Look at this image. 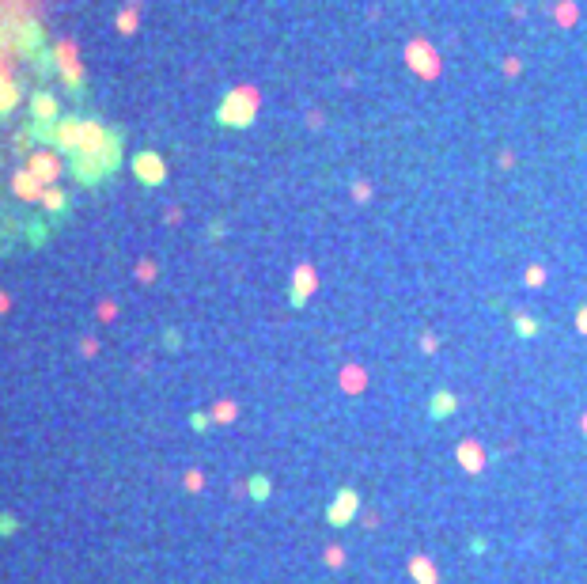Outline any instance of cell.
Returning a JSON list of instances; mask_svg holds the SVG:
<instances>
[{
  "label": "cell",
  "instance_id": "1",
  "mask_svg": "<svg viewBox=\"0 0 587 584\" xmlns=\"http://www.w3.org/2000/svg\"><path fill=\"white\" fill-rule=\"evenodd\" d=\"M258 114V91L254 88H231L224 95V103L216 107V122L228 129H246Z\"/></svg>",
  "mask_w": 587,
  "mask_h": 584
},
{
  "label": "cell",
  "instance_id": "2",
  "mask_svg": "<svg viewBox=\"0 0 587 584\" xmlns=\"http://www.w3.org/2000/svg\"><path fill=\"white\" fill-rule=\"evenodd\" d=\"M53 65H57L61 80L68 84L73 91L83 88V65H80V42L76 38H61L53 46Z\"/></svg>",
  "mask_w": 587,
  "mask_h": 584
},
{
  "label": "cell",
  "instance_id": "3",
  "mask_svg": "<svg viewBox=\"0 0 587 584\" xmlns=\"http://www.w3.org/2000/svg\"><path fill=\"white\" fill-rule=\"evenodd\" d=\"M23 167L42 182V186H57L61 175H65V164H61V156H57V152H46V149L27 152V164H23Z\"/></svg>",
  "mask_w": 587,
  "mask_h": 584
},
{
  "label": "cell",
  "instance_id": "4",
  "mask_svg": "<svg viewBox=\"0 0 587 584\" xmlns=\"http://www.w3.org/2000/svg\"><path fill=\"white\" fill-rule=\"evenodd\" d=\"M356 516H360V494L345 485V490H337V494H334V501H330L326 524L330 527H349Z\"/></svg>",
  "mask_w": 587,
  "mask_h": 584
},
{
  "label": "cell",
  "instance_id": "5",
  "mask_svg": "<svg viewBox=\"0 0 587 584\" xmlns=\"http://www.w3.org/2000/svg\"><path fill=\"white\" fill-rule=\"evenodd\" d=\"M129 167H133V175H137L140 186H159V182L167 179V164H164V156H159V152H152V149L137 152Z\"/></svg>",
  "mask_w": 587,
  "mask_h": 584
},
{
  "label": "cell",
  "instance_id": "6",
  "mask_svg": "<svg viewBox=\"0 0 587 584\" xmlns=\"http://www.w3.org/2000/svg\"><path fill=\"white\" fill-rule=\"evenodd\" d=\"M31 118L34 125H46V129H53V125L61 122V103L53 91H34L31 95Z\"/></svg>",
  "mask_w": 587,
  "mask_h": 584
},
{
  "label": "cell",
  "instance_id": "7",
  "mask_svg": "<svg viewBox=\"0 0 587 584\" xmlns=\"http://www.w3.org/2000/svg\"><path fill=\"white\" fill-rule=\"evenodd\" d=\"M318 288V273H315V266H296V273H292V285H288V304L292 307H303L307 304V296Z\"/></svg>",
  "mask_w": 587,
  "mask_h": 584
},
{
  "label": "cell",
  "instance_id": "8",
  "mask_svg": "<svg viewBox=\"0 0 587 584\" xmlns=\"http://www.w3.org/2000/svg\"><path fill=\"white\" fill-rule=\"evenodd\" d=\"M80 122H83V118H61V122L49 129V140H53V149H57V152H68V156H73V152L80 149Z\"/></svg>",
  "mask_w": 587,
  "mask_h": 584
},
{
  "label": "cell",
  "instance_id": "9",
  "mask_svg": "<svg viewBox=\"0 0 587 584\" xmlns=\"http://www.w3.org/2000/svg\"><path fill=\"white\" fill-rule=\"evenodd\" d=\"M12 194H16L19 201H27V205H38L42 201V194H46V186H42L38 179H34L27 167H19L16 175H12Z\"/></svg>",
  "mask_w": 587,
  "mask_h": 584
},
{
  "label": "cell",
  "instance_id": "10",
  "mask_svg": "<svg viewBox=\"0 0 587 584\" xmlns=\"http://www.w3.org/2000/svg\"><path fill=\"white\" fill-rule=\"evenodd\" d=\"M455 455H458V467H462L466 474H482V470H485V459H489V455H485V448L478 444V440H462Z\"/></svg>",
  "mask_w": 587,
  "mask_h": 584
},
{
  "label": "cell",
  "instance_id": "11",
  "mask_svg": "<svg viewBox=\"0 0 587 584\" xmlns=\"http://www.w3.org/2000/svg\"><path fill=\"white\" fill-rule=\"evenodd\" d=\"M409 576L417 584H440V569H436L432 558H424V554H413L409 558Z\"/></svg>",
  "mask_w": 587,
  "mask_h": 584
},
{
  "label": "cell",
  "instance_id": "12",
  "mask_svg": "<svg viewBox=\"0 0 587 584\" xmlns=\"http://www.w3.org/2000/svg\"><path fill=\"white\" fill-rule=\"evenodd\" d=\"M455 410H458V398H455V391H436V395L428 398V418H432V421L451 418Z\"/></svg>",
  "mask_w": 587,
  "mask_h": 584
},
{
  "label": "cell",
  "instance_id": "13",
  "mask_svg": "<svg viewBox=\"0 0 587 584\" xmlns=\"http://www.w3.org/2000/svg\"><path fill=\"white\" fill-rule=\"evenodd\" d=\"M16 107H19V88L12 80V68H0V114H8Z\"/></svg>",
  "mask_w": 587,
  "mask_h": 584
},
{
  "label": "cell",
  "instance_id": "14",
  "mask_svg": "<svg viewBox=\"0 0 587 584\" xmlns=\"http://www.w3.org/2000/svg\"><path fill=\"white\" fill-rule=\"evenodd\" d=\"M140 27V16H137V0H129L122 12H118V34H133Z\"/></svg>",
  "mask_w": 587,
  "mask_h": 584
},
{
  "label": "cell",
  "instance_id": "15",
  "mask_svg": "<svg viewBox=\"0 0 587 584\" xmlns=\"http://www.w3.org/2000/svg\"><path fill=\"white\" fill-rule=\"evenodd\" d=\"M235 418H239V406L231 403V398H220V403L212 406V421H216V425H231Z\"/></svg>",
  "mask_w": 587,
  "mask_h": 584
},
{
  "label": "cell",
  "instance_id": "16",
  "mask_svg": "<svg viewBox=\"0 0 587 584\" xmlns=\"http://www.w3.org/2000/svg\"><path fill=\"white\" fill-rule=\"evenodd\" d=\"M512 322H515V334H519V338H534L542 330V322L534 319V315H523V312H515Z\"/></svg>",
  "mask_w": 587,
  "mask_h": 584
},
{
  "label": "cell",
  "instance_id": "17",
  "mask_svg": "<svg viewBox=\"0 0 587 584\" xmlns=\"http://www.w3.org/2000/svg\"><path fill=\"white\" fill-rule=\"evenodd\" d=\"M270 490H273V482L265 474H254L250 482H246V494H250L254 501H270Z\"/></svg>",
  "mask_w": 587,
  "mask_h": 584
},
{
  "label": "cell",
  "instance_id": "18",
  "mask_svg": "<svg viewBox=\"0 0 587 584\" xmlns=\"http://www.w3.org/2000/svg\"><path fill=\"white\" fill-rule=\"evenodd\" d=\"M65 201H68V194L61 186H46V194H42V205H46L49 213H61V209H65Z\"/></svg>",
  "mask_w": 587,
  "mask_h": 584
},
{
  "label": "cell",
  "instance_id": "19",
  "mask_svg": "<svg viewBox=\"0 0 587 584\" xmlns=\"http://www.w3.org/2000/svg\"><path fill=\"white\" fill-rule=\"evenodd\" d=\"M137 277L144 281V285H148V281H155V262H152V258H140V262H137Z\"/></svg>",
  "mask_w": 587,
  "mask_h": 584
},
{
  "label": "cell",
  "instance_id": "20",
  "mask_svg": "<svg viewBox=\"0 0 587 584\" xmlns=\"http://www.w3.org/2000/svg\"><path fill=\"white\" fill-rule=\"evenodd\" d=\"M182 482H186V490H190V494H201L205 474H201V470H186V478H182Z\"/></svg>",
  "mask_w": 587,
  "mask_h": 584
},
{
  "label": "cell",
  "instance_id": "21",
  "mask_svg": "<svg viewBox=\"0 0 587 584\" xmlns=\"http://www.w3.org/2000/svg\"><path fill=\"white\" fill-rule=\"evenodd\" d=\"M190 425H194L197 433H205V429L212 425V414H194V418H190Z\"/></svg>",
  "mask_w": 587,
  "mask_h": 584
},
{
  "label": "cell",
  "instance_id": "22",
  "mask_svg": "<svg viewBox=\"0 0 587 584\" xmlns=\"http://www.w3.org/2000/svg\"><path fill=\"white\" fill-rule=\"evenodd\" d=\"M523 281H527V285H542V281H546V273H542V266H530Z\"/></svg>",
  "mask_w": 587,
  "mask_h": 584
},
{
  "label": "cell",
  "instance_id": "23",
  "mask_svg": "<svg viewBox=\"0 0 587 584\" xmlns=\"http://www.w3.org/2000/svg\"><path fill=\"white\" fill-rule=\"evenodd\" d=\"M114 315H118V307L110 304V300H103V304H99V319H103V322H110Z\"/></svg>",
  "mask_w": 587,
  "mask_h": 584
},
{
  "label": "cell",
  "instance_id": "24",
  "mask_svg": "<svg viewBox=\"0 0 587 584\" xmlns=\"http://www.w3.org/2000/svg\"><path fill=\"white\" fill-rule=\"evenodd\" d=\"M80 353L83 357H95L99 353V342H95V338H83V342H80Z\"/></svg>",
  "mask_w": 587,
  "mask_h": 584
},
{
  "label": "cell",
  "instance_id": "25",
  "mask_svg": "<svg viewBox=\"0 0 587 584\" xmlns=\"http://www.w3.org/2000/svg\"><path fill=\"white\" fill-rule=\"evenodd\" d=\"M326 561H330V566H341V546H330V550H326Z\"/></svg>",
  "mask_w": 587,
  "mask_h": 584
},
{
  "label": "cell",
  "instance_id": "26",
  "mask_svg": "<svg viewBox=\"0 0 587 584\" xmlns=\"http://www.w3.org/2000/svg\"><path fill=\"white\" fill-rule=\"evenodd\" d=\"M576 327H579V330H584V334H587V304H584V307H579V312H576Z\"/></svg>",
  "mask_w": 587,
  "mask_h": 584
},
{
  "label": "cell",
  "instance_id": "27",
  "mask_svg": "<svg viewBox=\"0 0 587 584\" xmlns=\"http://www.w3.org/2000/svg\"><path fill=\"white\" fill-rule=\"evenodd\" d=\"M12 312V296L8 292H0V315H8Z\"/></svg>",
  "mask_w": 587,
  "mask_h": 584
},
{
  "label": "cell",
  "instance_id": "28",
  "mask_svg": "<svg viewBox=\"0 0 587 584\" xmlns=\"http://www.w3.org/2000/svg\"><path fill=\"white\" fill-rule=\"evenodd\" d=\"M470 554H485V539H470Z\"/></svg>",
  "mask_w": 587,
  "mask_h": 584
},
{
  "label": "cell",
  "instance_id": "29",
  "mask_svg": "<svg viewBox=\"0 0 587 584\" xmlns=\"http://www.w3.org/2000/svg\"><path fill=\"white\" fill-rule=\"evenodd\" d=\"M584 433H587V414H584Z\"/></svg>",
  "mask_w": 587,
  "mask_h": 584
},
{
  "label": "cell",
  "instance_id": "30",
  "mask_svg": "<svg viewBox=\"0 0 587 584\" xmlns=\"http://www.w3.org/2000/svg\"><path fill=\"white\" fill-rule=\"evenodd\" d=\"M0 531H4V524H0Z\"/></svg>",
  "mask_w": 587,
  "mask_h": 584
}]
</instances>
